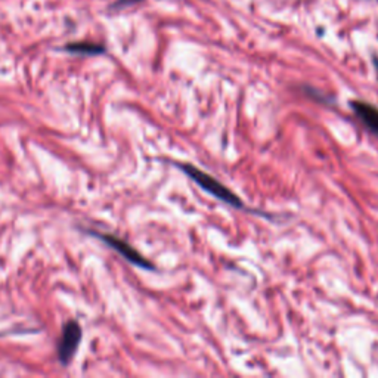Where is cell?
Returning <instances> with one entry per match:
<instances>
[{"mask_svg": "<svg viewBox=\"0 0 378 378\" xmlns=\"http://www.w3.org/2000/svg\"><path fill=\"white\" fill-rule=\"evenodd\" d=\"M177 167L181 169L185 174H188L192 181L201 187L206 192H209L211 196L218 198L222 203L230 206V207H235V209H245L244 201L238 195L233 194L228 187H225L221 181L218 179H214L211 174L200 170L198 167L192 166V165H177Z\"/></svg>", "mask_w": 378, "mask_h": 378, "instance_id": "obj_1", "label": "cell"}, {"mask_svg": "<svg viewBox=\"0 0 378 378\" xmlns=\"http://www.w3.org/2000/svg\"><path fill=\"white\" fill-rule=\"evenodd\" d=\"M84 232H87L89 235L101 240L108 247H111L113 250H116L120 256H123L126 260L130 262L132 265L142 267V269H147V271H155V265L151 263L147 257H143L136 248H133L129 243H126L124 240L114 237V235H110V233H102V232L92 230V229H84Z\"/></svg>", "mask_w": 378, "mask_h": 378, "instance_id": "obj_2", "label": "cell"}, {"mask_svg": "<svg viewBox=\"0 0 378 378\" xmlns=\"http://www.w3.org/2000/svg\"><path fill=\"white\" fill-rule=\"evenodd\" d=\"M82 337H83V331L77 321H70L65 323L62 328L61 338L58 341V348H57L58 359L64 367L73 361V357L80 346Z\"/></svg>", "mask_w": 378, "mask_h": 378, "instance_id": "obj_3", "label": "cell"}, {"mask_svg": "<svg viewBox=\"0 0 378 378\" xmlns=\"http://www.w3.org/2000/svg\"><path fill=\"white\" fill-rule=\"evenodd\" d=\"M350 106L365 128L378 136V108L365 101H352Z\"/></svg>", "mask_w": 378, "mask_h": 378, "instance_id": "obj_4", "label": "cell"}, {"mask_svg": "<svg viewBox=\"0 0 378 378\" xmlns=\"http://www.w3.org/2000/svg\"><path fill=\"white\" fill-rule=\"evenodd\" d=\"M68 52H73V53H79V55H101V53L105 52V48L101 45H95V43H73V45H68L65 48Z\"/></svg>", "mask_w": 378, "mask_h": 378, "instance_id": "obj_5", "label": "cell"}, {"mask_svg": "<svg viewBox=\"0 0 378 378\" xmlns=\"http://www.w3.org/2000/svg\"><path fill=\"white\" fill-rule=\"evenodd\" d=\"M374 65H375V70H377V73H378V58H374Z\"/></svg>", "mask_w": 378, "mask_h": 378, "instance_id": "obj_6", "label": "cell"}]
</instances>
